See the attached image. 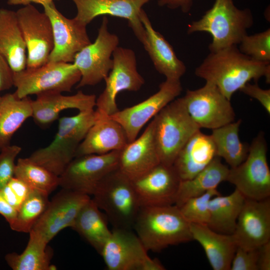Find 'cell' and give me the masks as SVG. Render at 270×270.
<instances>
[{"label": "cell", "instance_id": "obj_42", "mask_svg": "<svg viewBox=\"0 0 270 270\" xmlns=\"http://www.w3.org/2000/svg\"><path fill=\"white\" fill-rule=\"evenodd\" d=\"M13 86V72L6 58L0 54V91L9 90Z\"/></svg>", "mask_w": 270, "mask_h": 270}, {"label": "cell", "instance_id": "obj_24", "mask_svg": "<svg viewBox=\"0 0 270 270\" xmlns=\"http://www.w3.org/2000/svg\"><path fill=\"white\" fill-rule=\"evenodd\" d=\"M128 142L126 133L120 124L108 116L98 118L79 145L75 158L120 150Z\"/></svg>", "mask_w": 270, "mask_h": 270}, {"label": "cell", "instance_id": "obj_3", "mask_svg": "<svg viewBox=\"0 0 270 270\" xmlns=\"http://www.w3.org/2000/svg\"><path fill=\"white\" fill-rule=\"evenodd\" d=\"M254 24L251 11L239 9L233 0H215L202 18L188 24L187 32H206L212 36L210 52L239 44Z\"/></svg>", "mask_w": 270, "mask_h": 270}, {"label": "cell", "instance_id": "obj_18", "mask_svg": "<svg viewBox=\"0 0 270 270\" xmlns=\"http://www.w3.org/2000/svg\"><path fill=\"white\" fill-rule=\"evenodd\" d=\"M181 180L173 165L160 163L132 182L140 207L156 206L175 204Z\"/></svg>", "mask_w": 270, "mask_h": 270}, {"label": "cell", "instance_id": "obj_22", "mask_svg": "<svg viewBox=\"0 0 270 270\" xmlns=\"http://www.w3.org/2000/svg\"><path fill=\"white\" fill-rule=\"evenodd\" d=\"M139 17L145 30L142 44L155 68L167 80H180L186 72L184 62L178 58L172 46L164 37L154 28L143 9Z\"/></svg>", "mask_w": 270, "mask_h": 270}, {"label": "cell", "instance_id": "obj_33", "mask_svg": "<svg viewBox=\"0 0 270 270\" xmlns=\"http://www.w3.org/2000/svg\"><path fill=\"white\" fill-rule=\"evenodd\" d=\"M30 238L20 254L12 252L5 256L8 265L13 270H52L56 268L50 264L52 255L48 244L41 236L30 231Z\"/></svg>", "mask_w": 270, "mask_h": 270}, {"label": "cell", "instance_id": "obj_4", "mask_svg": "<svg viewBox=\"0 0 270 270\" xmlns=\"http://www.w3.org/2000/svg\"><path fill=\"white\" fill-rule=\"evenodd\" d=\"M96 120L94 109L60 118L52 141L46 146L34 151L28 158L59 176L75 158L79 145Z\"/></svg>", "mask_w": 270, "mask_h": 270}, {"label": "cell", "instance_id": "obj_36", "mask_svg": "<svg viewBox=\"0 0 270 270\" xmlns=\"http://www.w3.org/2000/svg\"><path fill=\"white\" fill-rule=\"evenodd\" d=\"M220 194L217 188L186 200L180 210L184 218L190 222L208 225L210 219L209 204L212 198Z\"/></svg>", "mask_w": 270, "mask_h": 270}, {"label": "cell", "instance_id": "obj_13", "mask_svg": "<svg viewBox=\"0 0 270 270\" xmlns=\"http://www.w3.org/2000/svg\"><path fill=\"white\" fill-rule=\"evenodd\" d=\"M186 108L201 128L214 130L235 120V112L229 100L214 84L186 90L182 97Z\"/></svg>", "mask_w": 270, "mask_h": 270}, {"label": "cell", "instance_id": "obj_47", "mask_svg": "<svg viewBox=\"0 0 270 270\" xmlns=\"http://www.w3.org/2000/svg\"><path fill=\"white\" fill-rule=\"evenodd\" d=\"M0 92H1L0 91V96H1V95H0Z\"/></svg>", "mask_w": 270, "mask_h": 270}, {"label": "cell", "instance_id": "obj_9", "mask_svg": "<svg viewBox=\"0 0 270 270\" xmlns=\"http://www.w3.org/2000/svg\"><path fill=\"white\" fill-rule=\"evenodd\" d=\"M113 66L104 78L106 86L96 99V118L110 116L118 110L117 95L122 91L136 92L144 80L137 70L134 52L128 48L118 46L112 53Z\"/></svg>", "mask_w": 270, "mask_h": 270}, {"label": "cell", "instance_id": "obj_8", "mask_svg": "<svg viewBox=\"0 0 270 270\" xmlns=\"http://www.w3.org/2000/svg\"><path fill=\"white\" fill-rule=\"evenodd\" d=\"M81 74L72 62H50L13 73L14 92L19 98L48 92H70Z\"/></svg>", "mask_w": 270, "mask_h": 270}, {"label": "cell", "instance_id": "obj_19", "mask_svg": "<svg viewBox=\"0 0 270 270\" xmlns=\"http://www.w3.org/2000/svg\"><path fill=\"white\" fill-rule=\"evenodd\" d=\"M77 13L74 18L86 26L100 16L110 15L128 20L134 34L142 44L145 38L144 27L139 17L144 5L152 0H72Z\"/></svg>", "mask_w": 270, "mask_h": 270}, {"label": "cell", "instance_id": "obj_44", "mask_svg": "<svg viewBox=\"0 0 270 270\" xmlns=\"http://www.w3.org/2000/svg\"><path fill=\"white\" fill-rule=\"evenodd\" d=\"M18 210L4 199L0 190V214L3 216L10 226L14 221Z\"/></svg>", "mask_w": 270, "mask_h": 270}, {"label": "cell", "instance_id": "obj_14", "mask_svg": "<svg viewBox=\"0 0 270 270\" xmlns=\"http://www.w3.org/2000/svg\"><path fill=\"white\" fill-rule=\"evenodd\" d=\"M26 48V68L48 62L54 48L52 24L48 16L28 4L16 12Z\"/></svg>", "mask_w": 270, "mask_h": 270}, {"label": "cell", "instance_id": "obj_12", "mask_svg": "<svg viewBox=\"0 0 270 270\" xmlns=\"http://www.w3.org/2000/svg\"><path fill=\"white\" fill-rule=\"evenodd\" d=\"M120 150L74 158L59 177L62 188L92 195L101 180L118 168Z\"/></svg>", "mask_w": 270, "mask_h": 270}, {"label": "cell", "instance_id": "obj_39", "mask_svg": "<svg viewBox=\"0 0 270 270\" xmlns=\"http://www.w3.org/2000/svg\"><path fill=\"white\" fill-rule=\"evenodd\" d=\"M258 247L246 250L238 246L230 270H258Z\"/></svg>", "mask_w": 270, "mask_h": 270}, {"label": "cell", "instance_id": "obj_35", "mask_svg": "<svg viewBox=\"0 0 270 270\" xmlns=\"http://www.w3.org/2000/svg\"><path fill=\"white\" fill-rule=\"evenodd\" d=\"M48 194L33 190L18 210L14 222L10 226L13 230L30 232L46 210Z\"/></svg>", "mask_w": 270, "mask_h": 270}, {"label": "cell", "instance_id": "obj_41", "mask_svg": "<svg viewBox=\"0 0 270 270\" xmlns=\"http://www.w3.org/2000/svg\"><path fill=\"white\" fill-rule=\"evenodd\" d=\"M7 184L21 206L34 190L24 182L15 176L12 177Z\"/></svg>", "mask_w": 270, "mask_h": 270}, {"label": "cell", "instance_id": "obj_7", "mask_svg": "<svg viewBox=\"0 0 270 270\" xmlns=\"http://www.w3.org/2000/svg\"><path fill=\"white\" fill-rule=\"evenodd\" d=\"M267 144L260 132L250 145L246 158L230 168L226 181L235 186L246 199L262 200L270 196V170L267 161Z\"/></svg>", "mask_w": 270, "mask_h": 270}, {"label": "cell", "instance_id": "obj_26", "mask_svg": "<svg viewBox=\"0 0 270 270\" xmlns=\"http://www.w3.org/2000/svg\"><path fill=\"white\" fill-rule=\"evenodd\" d=\"M192 240L202 247L214 270H230L238 247L233 234L216 232L206 225L190 223Z\"/></svg>", "mask_w": 270, "mask_h": 270}, {"label": "cell", "instance_id": "obj_2", "mask_svg": "<svg viewBox=\"0 0 270 270\" xmlns=\"http://www.w3.org/2000/svg\"><path fill=\"white\" fill-rule=\"evenodd\" d=\"M133 228L148 252L192 240L190 223L175 204L140 207Z\"/></svg>", "mask_w": 270, "mask_h": 270}, {"label": "cell", "instance_id": "obj_21", "mask_svg": "<svg viewBox=\"0 0 270 270\" xmlns=\"http://www.w3.org/2000/svg\"><path fill=\"white\" fill-rule=\"evenodd\" d=\"M154 128L152 120L138 138L120 150L118 168L132 180L160 163Z\"/></svg>", "mask_w": 270, "mask_h": 270}, {"label": "cell", "instance_id": "obj_23", "mask_svg": "<svg viewBox=\"0 0 270 270\" xmlns=\"http://www.w3.org/2000/svg\"><path fill=\"white\" fill-rule=\"evenodd\" d=\"M60 92H48L36 95L32 100V118L41 126L50 125L58 118L60 113L67 109L79 112L94 110L96 96L78 91L71 96H64Z\"/></svg>", "mask_w": 270, "mask_h": 270}, {"label": "cell", "instance_id": "obj_32", "mask_svg": "<svg viewBox=\"0 0 270 270\" xmlns=\"http://www.w3.org/2000/svg\"><path fill=\"white\" fill-rule=\"evenodd\" d=\"M240 119L212 130L210 134L217 156L224 160L230 168L240 164L246 158L250 145L242 142L238 132Z\"/></svg>", "mask_w": 270, "mask_h": 270}, {"label": "cell", "instance_id": "obj_25", "mask_svg": "<svg viewBox=\"0 0 270 270\" xmlns=\"http://www.w3.org/2000/svg\"><path fill=\"white\" fill-rule=\"evenodd\" d=\"M216 156V148L210 134L200 130L184 146L173 166L182 180H189L203 170Z\"/></svg>", "mask_w": 270, "mask_h": 270}, {"label": "cell", "instance_id": "obj_31", "mask_svg": "<svg viewBox=\"0 0 270 270\" xmlns=\"http://www.w3.org/2000/svg\"><path fill=\"white\" fill-rule=\"evenodd\" d=\"M107 221L90 198L80 211L72 228L100 254L112 233Z\"/></svg>", "mask_w": 270, "mask_h": 270}, {"label": "cell", "instance_id": "obj_6", "mask_svg": "<svg viewBox=\"0 0 270 270\" xmlns=\"http://www.w3.org/2000/svg\"><path fill=\"white\" fill-rule=\"evenodd\" d=\"M152 120L160 163L173 165L184 146L200 128L188 113L182 98L165 106Z\"/></svg>", "mask_w": 270, "mask_h": 270}, {"label": "cell", "instance_id": "obj_28", "mask_svg": "<svg viewBox=\"0 0 270 270\" xmlns=\"http://www.w3.org/2000/svg\"><path fill=\"white\" fill-rule=\"evenodd\" d=\"M32 100L28 96L19 98L14 93L0 98V151L10 144L14 134L32 116Z\"/></svg>", "mask_w": 270, "mask_h": 270}, {"label": "cell", "instance_id": "obj_5", "mask_svg": "<svg viewBox=\"0 0 270 270\" xmlns=\"http://www.w3.org/2000/svg\"><path fill=\"white\" fill-rule=\"evenodd\" d=\"M92 196L113 228L133 229L140 206L132 180L118 168L101 180Z\"/></svg>", "mask_w": 270, "mask_h": 270}, {"label": "cell", "instance_id": "obj_40", "mask_svg": "<svg viewBox=\"0 0 270 270\" xmlns=\"http://www.w3.org/2000/svg\"><path fill=\"white\" fill-rule=\"evenodd\" d=\"M244 94L256 100L264 107L268 114H270V90L262 89L257 82L251 84L246 83L240 90Z\"/></svg>", "mask_w": 270, "mask_h": 270}, {"label": "cell", "instance_id": "obj_38", "mask_svg": "<svg viewBox=\"0 0 270 270\" xmlns=\"http://www.w3.org/2000/svg\"><path fill=\"white\" fill-rule=\"evenodd\" d=\"M22 150L16 145L10 144L0 151V190L14 176L16 159Z\"/></svg>", "mask_w": 270, "mask_h": 270}, {"label": "cell", "instance_id": "obj_15", "mask_svg": "<svg viewBox=\"0 0 270 270\" xmlns=\"http://www.w3.org/2000/svg\"><path fill=\"white\" fill-rule=\"evenodd\" d=\"M182 90L180 80L166 79L158 90L144 100L108 116L124 129L128 142L134 141L142 127L165 106L177 98Z\"/></svg>", "mask_w": 270, "mask_h": 270}, {"label": "cell", "instance_id": "obj_37", "mask_svg": "<svg viewBox=\"0 0 270 270\" xmlns=\"http://www.w3.org/2000/svg\"><path fill=\"white\" fill-rule=\"evenodd\" d=\"M240 50L252 59L270 62V29L252 35H245L239 44Z\"/></svg>", "mask_w": 270, "mask_h": 270}, {"label": "cell", "instance_id": "obj_10", "mask_svg": "<svg viewBox=\"0 0 270 270\" xmlns=\"http://www.w3.org/2000/svg\"><path fill=\"white\" fill-rule=\"evenodd\" d=\"M108 270H164L130 229L113 228L100 254Z\"/></svg>", "mask_w": 270, "mask_h": 270}, {"label": "cell", "instance_id": "obj_34", "mask_svg": "<svg viewBox=\"0 0 270 270\" xmlns=\"http://www.w3.org/2000/svg\"><path fill=\"white\" fill-rule=\"evenodd\" d=\"M14 176L32 188L48 194L59 186V177L28 158H19L16 162Z\"/></svg>", "mask_w": 270, "mask_h": 270}, {"label": "cell", "instance_id": "obj_27", "mask_svg": "<svg viewBox=\"0 0 270 270\" xmlns=\"http://www.w3.org/2000/svg\"><path fill=\"white\" fill-rule=\"evenodd\" d=\"M0 54L13 73L26 68V48L16 12L0 9Z\"/></svg>", "mask_w": 270, "mask_h": 270}, {"label": "cell", "instance_id": "obj_11", "mask_svg": "<svg viewBox=\"0 0 270 270\" xmlns=\"http://www.w3.org/2000/svg\"><path fill=\"white\" fill-rule=\"evenodd\" d=\"M108 24V18L104 16L94 42L84 47L74 57L72 63L81 74L77 88L100 83L112 68V53L118 46L119 38L109 32Z\"/></svg>", "mask_w": 270, "mask_h": 270}, {"label": "cell", "instance_id": "obj_43", "mask_svg": "<svg viewBox=\"0 0 270 270\" xmlns=\"http://www.w3.org/2000/svg\"><path fill=\"white\" fill-rule=\"evenodd\" d=\"M193 0H158L160 6H166L170 9L180 8L183 12H188L192 6Z\"/></svg>", "mask_w": 270, "mask_h": 270}, {"label": "cell", "instance_id": "obj_16", "mask_svg": "<svg viewBox=\"0 0 270 270\" xmlns=\"http://www.w3.org/2000/svg\"><path fill=\"white\" fill-rule=\"evenodd\" d=\"M42 6L50 20L53 33L54 48L48 62H73L76 54L92 42L86 26L74 18L64 16L54 2Z\"/></svg>", "mask_w": 270, "mask_h": 270}, {"label": "cell", "instance_id": "obj_20", "mask_svg": "<svg viewBox=\"0 0 270 270\" xmlns=\"http://www.w3.org/2000/svg\"><path fill=\"white\" fill-rule=\"evenodd\" d=\"M238 246L255 248L270 241V198H246L232 234Z\"/></svg>", "mask_w": 270, "mask_h": 270}, {"label": "cell", "instance_id": "obj_45", "mask_svg": "<svg viewBox=\"0 0 270 270\" xmlns=\"http://www.w3.org/2000/svg\"><path fill=\"white\" fill-rule=\"evenodd\" d=\"M258 270H270V241L258 247Z\"/></svg>", "mask_w": 270, "mask_h": 270}, {"label": "cell", "instance_id": "obj_30", "mask_svg": "<svg viewBox=\"0 0 270 270\" xmlns=\"http://www.w3.org/2000/svg\"><path fill=\"white\" fill-rule=\"evenodd\" d=\"M245 200L236 188L228 195L220 194L214 196L210 202V219L207 226L216 232L232 234Z\"/></svg>", "mask_w": 270, "mask_h": 270}, {"label": "cell", "instance_id": "obj_29", "mask_svg": "<svg viewBox=\"0 0 270 270\" xmlns=\"http://www.w3.org/2000/svg\"><path fill=\"white\" fill-rule=\"evenodd\" d=\"M229 170L230 168L222 162L221 158L216 156L194 178L181 180L174 204L179 207L190 198L216 188L222 182L226 181Z\"/></svg>", "mask_w": 270, "mask_h": 270}, {"label": "cell", "instance_id": "obj_1", "mask_svg": "<svg viewBox=\"0 0 270 270\" xmlns=\"http://www.w3.org/2000/svg\"><path fill=\"white\" fill-rule=\"evenodd\" d=\"M196 76L216 86L230 100L234 94L251 80L264 77L270 82V62L255 60L236 46L210 52L196 68Z\"/></svg>", "mask_w": 270, "mask_h": 270}, {"label": "cell", "instance_id": "obj_46", "mask_svg": "<svg viewBox=\"0 0 270 270\" xmlns=\"http://www.w3.org/2000/svg\"><path fill=\"white\" fill-rule=\"evenodd\" d=\"M55 0H8L7 3L10 6L22 5L24 6L31 4V3L40 4L42 5L51 2Z\"/></svg>", "mask_w": 270, "mask_h": 270}, {"label": "cell", "instance_id": "obj_17", "mask_svg": "<svg viewBox=\"0 0 270 270\" xmlns=\"http://www.w3.org/2000/svg\"><path fill=\"white\" fill-rule=\"evenodd\" d=\"M90 196L62 188L52 199L30 231L48 242L62 230L72 228Z\"/></svg>", "mask_w": 270, "mask_h": 270}]
</instances>
